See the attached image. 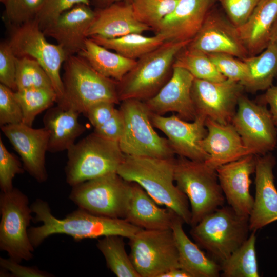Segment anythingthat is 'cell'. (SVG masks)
<instances>
[{
  "instance_id": "cell-1",
  "label": "cell",
  "mask_w": 277,
  "mask_h": 277,
  "mask_svg": "<svg viewBox=\"0 0 277 277\" xmlns=\"http://www.w3.org/2000/svg\"><path fill=\"white\" fill-rule=\"evenodd\" d=\"M35 216V222L42 224L28 229L31 244L35 248L49 236L62 234L69 235L75 241L96 239L116 235L130 239L142 229L124 219H114L91 214L78 208L62 219L55 217L48 203L36 200L31 206Z\"/></svg>"
},
{
  "instance_id": "cell-2",
  "label": "cell",
  "mask_w": 277,
  "mask_h": 277,
  "mask_svg": "<svg viewBox=\"0 0 277 277\" xmlns=\"http://www.w3.org/2000/svg\"><path fill=\"white\" fill-rule=\"evenodd\" d=\"M175 159L125 155L117 173L140 185L158 205L165 206L190 225L188 199L174 184Z\"/></svg>"
},
{
  "instance_id": "cell-3",
  "label": "cell",
  "mask_w": 277,
  "mask_h": 277,
  "mask_svg": "<svg viewBox=\"0 0 277 277\" xmlns=\"http://www.w3.org/2000/svg\"><path fill=\"white\" fill-rule=\"evenodd\" d=\"M190 42H166L137 59L133 68L117 82L120 101L144 102L156 95L171 77L176 55Z\"/></svg>"
},
{
  "instance_id": "cell-4",
  "label": "cell",
  "mask_w": 277,
  "mask_h": 277,
  "mask_svg": "<svg viewBox=\"0 0 277 277\" xmlns=\"http://www.w3.org/2000/svg\"><path fill=\"white\" fill-rule=\"evenodd\" d=\"M64 69V95L57 105L84 114L98 103H120L117 82L97 72L77 54L66 58Z\"/></svg>"
},
{
  "instance_id": "cell-5",
  "label": "cell",
  "mask_w": 277,
  "mask_h": 277,
  "mask_svg": "<svg viewBox=\"0 0 277 277\" xmlns=\"http://www.w3.org/2000/svg\"><path fill=\"white\" fill-rule=\"evenodd\" d=\"M249 231V217L224 205L192 227L190 234L200 247L220 264L243 244Z\"/></svg>"
},
{
  "instance_id": "cell-6",
  "label": "cell",
  "mask_w": 277,
  "mask_h": 277,
  "mask_svg": "<svg viewBox=\"0 0 277 277\" xmlns=\"http://www.w3.org/2000/svg\"><path fill=\"white\" fill-rule=\"evenodd\" d=\"M67 151L66 179L72 187L117 172L125 157L118 142L106 139L94 132L75 143Z\"/></svg>"
},
{
  "instance_id": "cell-7",
  "label": "cell",
  "mask_w": 277,
  "mask_h": 277,
  "mask_svg": "<svg viewBox=\"0 0 277 277\" xmlns=\"http://www.w3.org/2000/svg\"><path fill=\"white\" fill-rule=\"evenodd\" d=\"M174 181L189 202L191 227L224 205L226 200L216 170L205 162L178 156L175 159Z\"/></svg>"
},
{
  "instance_id": "cell-8",
  "label": "cell",
  "mask_w": 277,
  "mask_h": 277,
  "mask_svg": "<svg viewBox=\"0 0 277 277\" xmlns=\"http://www.w3.org/2000/svg\"><path fill=\"white\" fill-rule=\"evenodd\" d=\"M120 109L123 114L124 127L118 144L125 155L163 159L175 157L168 139L159 136L153 129L150 113L144 101H122Z\"/></svg>"
},
{
  "instance_id": "cell-9",
  "label": "cell",
  "mask_w": 277,
  "mask_h": 277,
  "mask_svg": "<svg viewBox=\"0 0 277 277\" xmlns=\"http://www.w3.org/2000/svg\"><path fill=\"white\" fill-rule=\"evenodd\" d=\"M130 191L131 183L113 172L72 187L69 199L91 214L124 219Z\"/></svg>"
},
{
  "instance_id": "cell-10",
  "label": "cell",
  "mask_w": 277,
  "mask_h": 277,
  "mask_svg": "<svg viewBox=\"0 0 277 277\" xmlns=\"http://www.w3.org/2000/svg\"><path fill=\"white\" fill-rule=\"evenodd\" d=\"M0 249L9 258L21 263L33 258L34 247L31 244L28 227L33 219L28 197L19 189L0 194Z\"/></svg>"
},
{
  "instance_id": "cell-11",
  "label": "cell",
  "mask_w": 277,
  "mask_h": 277,
  "mask_svg": "<svg viewBox=\"0 0 277 277\" xmlns=\"http://www.w3.org/2000/svg\"><path fill=\"white\" fill-rule=\"evenodd\" d=\"M46 36L34 19L14 27L8 43L16 57L31 58L43 68L50 79L58 103L64 91L60 70L67 56L60 45L48 42Z\"/></svg>"
},
{
  "instance_id": "cell-12",
  "label": "cell",
  "mask_w": 277,
  "mask_h": 277,
  "mask_svg": "<svg viewBox=\"0 0 277 277\" xmlns=\"http://www.w3.org/2000/svg\"><path fill=\"white\" fill-rule=\"evenodd\" d=\"M132 263L141 277H160L180 268L172 229H141L129 239Z\"/></svg>"
},
{
  "instance_id": "cell-13",
  "label": "cell",
  "mask_w": 277,
  "mask_h": 277,
  "mask_svg": "<svg viewBox=\"0 0 277 277\" xmlns=\"http://www.w3.org/2000/svg\"><path fill=\"white\" fill-rule=\"evenodd\" d=\"M231 124L251 154L264 155L275 147L277 128L265 106L242 95Z\"/></svg>"
},
{
  "instance_id": "cell-14",
  "label": "cell",
  "mask_w": 277,
  "mask_h": 277,
  "mask_svg": "<svg viewBox=\"0 0 277 277\" xmlns=\"http://www.w3.org/2000/svg\"><path fill=\"white\" fill-rule=\"evenodd\" d=\"M244 89L240 83L228 79L211 82L195 78L191 95L196 116L222 124L231 123Z\"/></svg>"
},
{
  "instance_id": "cell-15",
  "label": "cell",
  "mask_w": 277,
  "mask_h": 277,
  "mask_svg": "<svg viewBox=\"0 0 277 277\" xmlns=\"http://www.w3.org/2000/svg\"><path fill=\"white\" fill-rule=\"evenodd\" d=\"M150 116L153 127L167 136L175 154L195 161L207 160L209 156L201 146L207 133L206 118L197 115L190 122L175 114L165 117L150 113Z\"/></svg>"
},
{
  "instance_id": "cell-16",
  "label": "cell",
  "mask_w": 277,
  "mask_h": 277,
  "mask_svg": "<svg viewBox=\"0 0 277 277\" xmlns=\"http://www.w3.org/2000/svg\"><path fill=\"white\" fill-rule=\"evenodd\" d=\"M186 47L207 54L226 53L242 60L249 56L237 27L228 18L212 11Z\"/></svg>"
},
{
  "instance_id": "cell-17",
  "label": "cell",
  "mask_w": 277,
  "mask_h": 277,
  "mask_svg": "<svg viewBox=\"0 0 277 277\" xmlns=\"http://www.w3.org/2000/svg\"><path fill=\"white\" fill-rule=\"evenodd\" d=\"M1 128L19 155L24 169L38 182L47 181L45 154L49 134L46 128L34 129L23 123L4 125Z\"/></svg>"
},
{
  "instance_id": "cell-18",
  "label": "cell",
  "mask_w": 277,
  "mask_h": 277,
  "mask_svg": "<svg viewBox=\"0 0 277 277\" xmlns=\"http://www.w3.org/2000/svg\"><path fill=\"white\" fill-rule=\"evenodd\" d=\"M256 156L250 154L216 169L217 179L228 205L239 215L249 217L254 197L250 192L251 175L255 172Z\"/></svg>"
},
{
  "instance_id": "cell-19",
  "label": "cell",
  "mask_w": 277,
  "mask_h": 277,
  "mask_svg": "<svg viewBox=\"0 0 277 277\" xmlns=\"http://www.w3.org/2000/svg\"><path fill=\"white\" fill-rule=\"evenodd\" d=\"M194 77L186 69L173 67L171 77L159 92L144 101L150 113L163 115L175 112L181 118L193 121L196 116L191 89Z\"/></svg>"
},
{
  "instance_id": "cell-20",
  "label": "cell",
  "mask_w": 277,
  "mask_h": 277,
  "mask_svg": "<svg viewBox=\"0 0 277 277\" xmlns=\"http://www.w3.org/2000/svg\"><path fill=\"white\" fill-rule=\"evenodd\" d=\"M215 0H179L154 30L166 42L191 41L201 28Z\"/></svg>"
},
{
  "instance_id": "cell-21",
  "label": "cell",
  "mask_w": 277,
  "mask_h": 277,
  "mask_svg": "<svg viewBox=\"0 0 277 277\" xmlns=\"http://www.w3.org/2000/svg\"><path fill=\"white\" fill-rule=\"evenodd\" d=\"M255 156V194L249 216L251 232L277 221V190L273 173L275 158L269 153Z\"/></svg>"
},
{
  "instance_id": "cell-22",
  "label": "cell",
  "mask_w": 277,
  "mask_h": 277,
  "mask_svg": "<svg viewBox=\"0 0 277 277\" xmlns=\"http://www.w3.org/2000/svg\"><path fill=\"white\" fill-rule=\"evenodd\" d=\"M95 15L90 5L78 4L62 14L43 30L45 35L54 38L65 51L67 57L77 54L84 48L87 32Z\"/></svg>"
},
{
  "instance_id": "cell-23",
  "label": "cell",
  "mask_w": 277,
  "mask_h": 277,
  "mask_svg": "<svg viewBox=\"0 0 277 277\" xmlns=\"http://www.w3.org/2000/svg\"><path fill=\"white\" fill-rule=\"evenodd\" d=\"M207 133L201 146L208 154L205 161L210 168L216 170L219 166L251 154L231 123L222 124L207 118Z\"/></svg>"
},
{
  "instance_id": "cell-24",
  "label": "cell",
  "mask_w": 277,
  "mask_h": 277,
  "mask_svg": "<svg viewBox=\"0 0 277 277\" xmlns=\"http://www.w3.org/2000/svg\"><path fill=\"white\" fill-rule=\"evenodd\" d=\"M149 30H152V28L140 21L131 4L124 1L96 10L87 36L114 38L131 33L143 34Z\"/></svg>"
},
{
  "instance_id": "cell-25",
  "label": "cell",
  "mask_w": 277,
  "mask_h": 277,
  "mask_svg": "<svg viewBox=\"0 0 277 277\" xmlns=\"http://www.w3.org/2000/svg\"><path fill=\"white\" fill-rule=\"evenodd\" d=\"M130 183V195L124 219L143 229H171L176 213L167 208H160L140 185Z\"/></svg>"
},
{
  "instance_id": "cell-26",
  "label": "cell",
  "mask_w": 277,
  "mask_h": 277,
  "mask_svg": "<svg viewBox=\"0 0 277 277\" xmlns=\"http://www.w3.org/2000/svg\"><path fill=\"white\" fill-rule=\"evenodd\" d=\"M276 17L277 0H261L247 21L237 27L249 56L267 47Z\"/></svg>"
},
{
  "instance_id": "cell-27",
  "label": "cell",
  "mask_w": 277,
  "mask_h": 277,
  "mask_svg": "<svg viewBox=\"0 0 277 277\" xmlns=\"http://www.w3.org/2000/svg\"><path fill=\"white\" fill-rule=\"evenodd\" d=\"M183 220L176 214L174 216L172 230L179 254L180 268L190 277H218L220 264L206 255L200 247L193 243L185 232Z\"/></svg>"
},
{
  "instance_id": "cell-28",
  "label": "cell",
  "mask_w": 277,
  "mask_h": 277,
  "mask_svg": "<svg viewBox=\"0 0 277 277\" xmlns=\"http://www.w3.org/2000/svg\"><path fill=\"white\" fill-rule=\"evenodd\" d=\"M80 113L57 105L48 109L43 117L44 128L49 134L48 151L68 150L85 127L78 121Z\"/></svg>"
},
{
  "instance_id": "cell-29",
  "label": "cell",
  "mask_w": 277,
  "mask_h": 277,
  "mask_svg": "<svg viewBox=\"0 0 277 277\" xmlns=\"http://www.w3.org/2000/svg\"><path fill=\"white\" fill-rule=\"evenodd\" d=\"M102 75L120 82L135 65L136 60L126 58L87 38L77 54Z\"/></svg>"
},
{
  "instance_id": "cell-30",
  "label": "cell",
  "mask_w": 277,
  "mask_h": 277,
  "mask_svg": "<svg viewBox=\"0 0 277 277\" xmlns=\"http://www.w3.org/2000/svg\"><path fill=\"white\" fill-rule=\"evenodd\" d=\"M249 74L242 84L244 89L254 92L265 90L271 86L277 76V44L270 42L259 54L243 59Z\"/></svg>"
},
{
  "instance_id": "cell-31",
  "label": "cell",
  "mask_w": 277,
  "mask_h": 277,
  "mask_svg": "<svg viewBox=\"0 0 277 277\" xmlns=\"http://www.w3.org/2000/svg\"><path fill=\"white\" fill-rule=\"evenodd\" d=\"M89 38L107 49L113 50L126 58L135 60L166 42L165 37L160 34L146 36L141 33H131L114 38H105L98 36Z\"/></svg>"
},
{
  "instance_id": "cell-32",
  "label": "cell",
  "mask_w": 277,
  "mask_h": 277,
  "mask_svg": "<svg viewBox=\"0 0 277 277\" xmlns=\"http://www.w3.org/2000/svg\"><path fill=\"white\" fill-rule=\"evenodd\" d=\"M256 231H252L247 239L220 264L224 277H259L256 256Z\"/></svg>"
},
{
  "instance_id": "cell-33",
  "label": "cell",
  "mask_w": 277,
  "mask_h": 277,
  "mask_svg": "<svg viewBox=\"0 0 277 277\" xmlns=\"http://www.w3.org/2000/svg\"><path fill=\"white\" fill-rule=\"evenodd\" d=\"M124 237L112 235L98 240L96 246L104 256L108 268L117 277H141L125 247Z\"/></svg>"
},
{
  "instance_id": "cell-34",
  "label": "cell",
  "mask_w": 277,
  "mask_h": 277,
  "mask_svg": "<svg viewBox=\"0 0 277 277\" xmlns=\"http://www.w3.org/2000/svg\"><path fill=\"white\" fill-rule=\"evenodd\" d=\"M15 96L22 108V123L32 127L37 115L48 109L57 101L53 89L33 88L14 91Z\"/></svg>"
},
{
  "instance_id": "cell-35",
  "label": "cell",
  "mask_w": 277,
  "mask_h": 277,
  "mask_svg": "<svg viewBox=\"0 0 277 277\" xmlns=\"http://www.w3.org/2000/svg\"><path fill=\"white\" fill-rule=\"evenodd\" d=\"M186 46L176 55L173 67L183 68L197 79L211 82L226 79L217 70L208 54Z\"/></svg>"
},
{
  "instance_id": "cell-36",
  "label": "cell",
  "mask_w": 277,
  "mask_h": 277,
  "mask_svg": "<svg viewBox=\"0 0 277 277\" xmlns=\"http://www.w3.org/2000/svg\"><path fill=\"white\" fill-rule=\"evenodd\" d=\"M16 68L17 90L33 88L53 89L48 75L35 60L28 57H16Z\"/></svg>"
},
{
  "instance_id": "cell-37",
  "label": "cell",
  "mask_w": 277,
  "mask_h": 277,
  "mask_svg": "<svg viewBox=\"0 0 277 277\" xmlns=\"http://www.w3.org/2000/svg\"><path fill=\"white\" fill-rule=\"evenodd\" d=\"M179 0H128L135 16L154 30L175 8Z\"/></svg>"
},
{
  "instance_id": "cell-38",
  "label": "cell",
  "mask_w": 277,
  "mask_h": 277,
  "mask_svg": "<svg viewBox=\"0 0 277 277\" xmlns=\"http://www.w3.org/2000/svg\"><path fill=\"white\" fill-rule=\"evenodd\" d=\"M208 55L217 70L226 79L238 82L242 85L247 80L249 69L243 60L226 53Z\"/></svg>"
},
{
  "instance_id": "cell-39",
  "label": "cell",
  "mask_w": 277,
  "mask_h": 277,
  "mask_svg": "<svg viewBox=\"0 0 277 277\" xmlns=\"http://www.w3.org/2000/svg\"><path fill=\"white\" fill-rule=\"evenodd\" d=\"M44 0H6L5 15L14 27L34 19Z\"/></svg>"
},
{
  "instance_id": "cell-40",
  "label": "cell",
  "mask_w": 277,
  "mask_h": 277,
  "mask_svg": "<svg viewBox=\"0 0 277 277\" xmlns=\"http://www.w3.org/2000/svg\"><path fill=\"white\" fill-rule=\"evenodd\" d=\"M90 5V0H44L35 19L43 30L64 12L78 4Z\"/></svg>"
},
{
  "instance_id": "cell-41",
  "label": "cell",
  "mask_w": 277,
  "mask_h": 277,
  "mask_svg": "<svg viewBox=\"0 0 277 277\" xmlns=\"http://www.w3.org/2000/svg\"><path fill=\"white\" fill-rule=\"evenodd\" d=\"M24 168L18 159L9 152L0 138V188L2 192L11 190L13 178L23 173Z\"/></svg>"
},
{
  "instance_id": "cell-42",
  "label": "cell",
  "mask_w": 277,
  "mask_h": 277,
  "mask_svg": "<svg viewBox=\"0 0 277 277\" xmlns=\"http://www.w3.org/2000/svg\"><path fill=\"white\" fill-rule=\"evenodd\" d=\"M22 108L14 91L0 84V126L22 123Z\"/></svg>"
},
{
  "instance_id": "cell-43",
  "label": "cell",
  "mask_w": 277,
  "mask_h": 277,
  "mask_svg": "<svg viewBox=\"0 0 277 277\" xmlns=\"http://www.w3.org/2000/svg\"><path fill=\"white\" fill-rule=\"evenodd\" d=\"M228 18L236 27L245 23L261 0H218Z\"/></svg>"
},
{
  "instance_id": "cell-44",
  "label": "cell",
  "mask_w": 277,
  "mask_h": 277,
  "mask_svg": "<svg viewBox=\"0 0 277 277\" xmlns=\"http://www.w3.org/2000/svg\"><path fill=\"white\" fill-rule=\"evenodd\" d=\"M16 56L8 42L0 44V82L14 91L16 84Z\"/></svg>"
},
{
  "instance_id": "cell-45",
  "label": "cell",
  "mask_w": 277,
  "mask_h": 277,
  "mask_svg": "<svg viewBox=\"0 0 277 277\" xmlns=\"http://www.w3.org/2000/svg\"><path fill=\"white\" fill-rule=\"evenodd\" d=\"M0 265L3 269L1 276L9 275L13 277H49L52 275L37 267L22 266L11 258H0Z\"/></svg>"
},
{
  "instance_id": "cell-46",
  "label": "cell",
  "mask_w": 277,
  "mask_h": 277,
  "mask_svg": "<svg viewBox=\"0 0 277 277\" xmlns=\"http://www.w3.org/2000/svg\"><path fill=\"white\" fill-rule=\"evenodd\" d=\"M124 127V116L119 109L108 121L94 129V132L106 139L118 142L123 134Z\"/></svg>"
},
{
  "instance_id": "cell-47",
  "label": "cell",
  "mask_w": 277,
  "mask_h": 277,
  "mask_svg": "<svg viewBox=\"0 0 277 277\" xmlns=\"http://www.w3.org/2000/svg\"><path fill=\"white\" fill-rule=\"evenodd\" d=\"M115 104L101 102L91 106L84 114L96 129L108 121L117 111Z\"/></svg>"
},
{
  "instance_id": "cell-48",
  "label": "cell",
  "mask_w": 277,
  "mask_h": 277,
  "mask_svg": "<svg viewBox=\"0 0 277 277\" xmlns=\"http://www.w3.org/2000/svg\"><path fill=\"white\" fill-rule=\"evenodd\" d=\"M263 99L264 102L269 105V111L277 128V84L271 86L266 90Z\"/></svg>"
},
{
  "instance_id": "cell-49",
  "label": "cell",
  "mask_w": 277,
  "mask_h": 277,
  "mask_svg": "<svg viewBox=\"0 0 277 277\" xmlns=\"http://www.w3.org/2000/svg\"><path fill=\"white\" fill-rule=\"evenodd\" d=\"M160 277H190V276L181 268H176L165 272Z\"/></svg>"
},
{
  "instance_id": "cell-50",
  "label": "cell",
  "mask_w": 277,
  "mask_h": 277,
  "mask_svg": "<svg viewBox=\"0 0 277 277\" xmlns=\"http://www.w3.org/2000/svg\"><path fill=\"white\" fill-rule=\"evenodd\" d=\"M94 2L98 6L99 8L108 6L117 2L128 1V0H94Z\"/></svg>"
},
{
  "instance_id": "cell-51",
  "label": "cell",
  "mask_w": 277,
  "mask_h": 277,
  "mask_svg": "<svg viewBox=\"0 0 277 277\" xmlns=\"http://www.w3.org/2000/svg\"><path fill=\"white\" fill-rule=\"evenodd\" d=\"M270 42L277 44V17L271 31Z\"/></svg>"
},
{
  "instance_id": "cell-52",
  "label": "cell",
  "mask_w": 277,
  "mask_h": 277,
  "mask_svg": "<svg viewBox=\"0 0 277 277\" xmlns=\"http://www.w3.org/2000/svg\"><path fill=\"white\" fill-rule=\"evenodd\" d=\"M6 1V0H0V2L4 4L5 3Z\"/></svg>"
}]
</instances>
